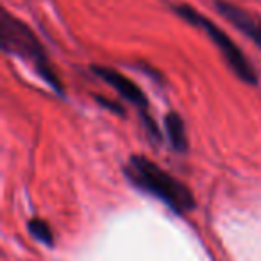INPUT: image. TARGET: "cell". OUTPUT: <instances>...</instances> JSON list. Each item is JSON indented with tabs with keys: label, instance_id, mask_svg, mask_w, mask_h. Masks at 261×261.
<instances>
[{
	"label": "cell",
	"instance_id": "cell-1",
	"mask_svg": "<svg viewBox=\"0 0 261 261\" xmlns=\"http://www.w3.org/2000/svg\"><path fill=\"white\" fill-rule=\"evenodd\" d=\"M125 177L142 192L156 197L174 213L186 215L195 207V197L190 188L172 174L158 167L145 156L129 158Z\"/></svg>",
	"mask_w": 261,
	"mask_h": 261
},
{
	"label": "cell",
	"instance_id": "cell-2",
	"mask_svg": "<svg viewBox=\"0 0 261 261\" xmlns=\"http://www.w3.org/2000/svg\"><path fill=\"white\" fill-rule=\"evenodd\" d=\"M0 43L6 52L31 63L38 75L47 81L52 90L63 95V83L48 61L43 45L22 20L13 16L9 11L2 13V18H0Z\"/></svg>",
	"mask_w": 261,
	"mask_h": 261
},
{
	"label": "cell",
	"instance_id": "cell-3",
	"mask_svg": "<svg viewBox=\"0 0 261 261\" xmlns=\"http://www.w3.org/2000/svg\"><path fill=\"white\" fill-rule=\"evenodd\" d=\"M174 9L179 15V18H182L185 22L192 23V25L199 27L200 31L206 33V36L213 41V45L218 48V52L222 54L224 61L227 63V66L234 72V75L238 77V79H242L243 83L250 84V86H256L257 84L256 70L250 65L249 59L245 58V54L238 48V45L229 38V34H225L217 23H213L207 16L200 15L199 11H195V9L190 8V6L181 4V6H175Z\"/></svg>",
	"mask_w": 261,
	"mask_h": 261
},
{
	"label": "cell",
	"instance_id": "cell-4",
	"mask_svg": "<svg viewBox=\"0 0 261 261\" xmlns=\"http://www.w3.org/2000/svg\"><path fill=\"white\" fill-rule=\"evenodd\" d=\"M91 70H93V73L98 77V79H102L106 84H109V86H111L118 95H122L127 102H130L135 108H138L147 130H149L154 138H160V130H158L156 122H154L149 115V100H147V95L142 91V88H140L135 81H130L129 77L116 72V70L109 68V66L95 65V66H91Z\"/></svg>",
	"mask_w": 261,
	"mask_h": 261
},
{
	"label": "cell",
	"instance_id": "cell-5",
	"mask_svg": "<svg viewBox=\"0 0 261 261\" xmlns=\"http://www.w3.org/2000/svg\"><path fill=\"white\" fill-rule=\"evenodd\" d=\"M217 9L220 11L222 16L229 20L236 29L242 31L245 36H249L257 47L261 48V22L256 20L254 16H250L247 11H243L242 8L225 2V0H217Z\"/></svg>",
	"mask_w": 261,
	"mask_h": 261
},
{
	"label": "cell",
	"instance_id": "cell-6",
	"mask_svg": "<svg viewBox=\"0 0 261 261\" xmlns=\"http://www.w3.org/2000/svg\"><path fill=\"white\" fill-rule=\"evenodd\" d=\"M165 129H167L170 147L175 152H186L188 150V136H186V127L182 118L175 111L168 113L165 118Z\"/></svg>",
	"mask_w": 261,
	"mask_h": 261
},
{
	"label": "cell",
	"instance_id": "cell-7",
	"mask_svg": "<svg viewBox=\"0 0 261 261\" xmlns=\"http://www.w3.org/2000/svg\"><path fill=\"white\" fill-rule=\"evenodd\" d=\"M27 227H29V232L38 240V242L45 243V245H48V247L54 245V234H52V229L45 220H41V218H33Z\"/></svg>",
	"mask_w": 261,
	"mask_h": 261
},
{
	"label": "cell",
	"instance_id": "cell-8",
	"mask_svg": "<svg viewBox=\"0 0 261 261\" xmlns=\"http://www.w3.org/2000/svg\"><path fill=\"white\" fill-rule=\"evenodd\" d=\"M97 98V102L100 106H104V108H108V109H111V111H116V113H120V115H122L123 113V109H122V106L120 104H111V100H108V98H104V97H95Z\"/></svg>",
	"mask_w": 261,
	"mask_h": 261
}]
</instances>
